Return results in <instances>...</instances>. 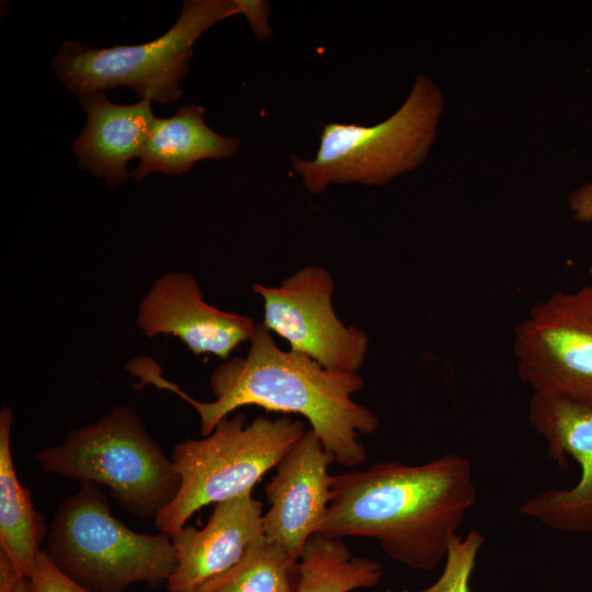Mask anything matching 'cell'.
<instances>
[{"label": "cell", "mask_w": 592, "mask_h": 592, "mask_svg": "<svg viewBox=\"0 0 592 592\" xmlns=\"http://www.w3.org/2000/svg\"><path fill=\"white\" fill-rule=\"evenodd\" d=\"M334 462L315 432L306 430L265 486L270 508L262 516L264 537L295 560L327 513L332 498L329 467Z\"/></svg>", "instance_id": "8fae6325"}, {"label": "cell", "mask_w": 592, "mask_h": 592, "mask_svg": "<svg viewBox=\"0 0 592 592\" xmlns=\"http://www.w3.org/2000/svg\"><path fill=\"white\" fill-rule=\"evenodd\" d=\"M528 420L547 442L548 456L560 467L571 456L581 475L570 489H549L528 499L520 512L554 530L592 533V406L533 392Z\"/></svg>", "instance_id": "30bf717a"}, {"label": "cell", "mask_w": 592, "mask_h": 592, "mask_svg": "<svg viewBox=\"0 0 592 592\" xmlns=\"http://www.w3.org/2000/svg\"><path fill=\"white\" fill-rule=\"evenodd\" d=\"M332 498L317 534L369 537L409 569L431 571L475 506L470 462L444 454L410 465L383 462L332 476Z\"/></svg>", "instance_id": "7a4b0ae2"}, {"label": "cell", "mask_w": 592, "mask_h": 592, "mask_svg": "<svg viewBox=\"0 0 592 592\" xmlns=\"http://www.w3.org/2000/svg\"><path fill=\"white\" fill-rule=\"evenodd\" d=\"M235 2L240 14L248 19L253 33L259 38L264 39L271 35V29L267 24L270 7L265 1L235 0Z\"/></svg>", "instance_id": "44dd1931"}, {"label": "cell", "mask_w": 592, "mask_h": 592, "mask_svg": "<svg viewBox=\"0 0 592 592\" xmlns=\"http://www.w3.org/2000/svg\"><path fill=\"white\" fill-rule=\"evenodd\" d=\"M88 121L73 141L72 151L82 170L104 178L113 186L127 180V162L140 158L156 116L151 100L132 105L110 102L104 92L79 98Z\"/></svg>", "instance_id": "5bb4252c"}, {"label": "cell", "mask_w": 592, "mask_h": 592, "mask_svg": "<svg viewBox=\"0 0 592 592\" xmlns=\"http://www.w3.org/2000/svg\"><path fill=\"white\" fill-rule=\"evenodd\" d=\"M589 273H590V276H591V284H590V287L592 288V263H591V266H590Z\"/></svg>", "instance_id": "d4e9b609"}, {"label": "cell", "mask_w": 592, "mask_h": 592, "mask_svg": "<svg viewBox=\"0 0 592 592\" xmlns=\"http://www.w3.org/2000/svg\"><path fill=\"white\" fill-rule=\"evenodd\" d=\"M235 14H240L235 0H189L173 26L157 39L100 49L65 41L52 66L78 98L127 86L141 99L172 103L183 94L180 81L189 70L196 39Z\"/></svg>", "instance_id": "52a82bcc"}, {"label": "cell", "mask_w": 592, "mask_h": 592, "mask_svg": "<svg viewBox=\"0 0 592 592\" xmlns=\"http://www.w3.org/2000/svg\"><path fill=\"white\" fill-rule=\"evenodd\" d=\"M44 551L61 572L94 592L167 583L177 566L170 535L127 527L113 515L106 493L90 481L58 504Z\"/></svg>", "instance_id": "3957f363"}, {"label": "cell", "mask_w": 592, "mask_h": 592, "mask_svg": "<svg viewBox=\"0 0 592 592\" xmlns=\"http://www.w3.org/2000/svg\"><path fill=\"white\" fill-rule=\"evenodd\" d=\"M205 110L197 104L180 106L171 117H156L130 175L140 182L153 172L181 175L203 159L235 156L240 140L215 133L204 122Z\"/></svg>", "instance_id": "9a60e30c"}, {"label": "cell", "mask_w": 592, "mask_h": 592, "mask_svg": "<svg viewBox=\"0 0 592 592\" xmlns=\"http://www.w3.org/2000/svg\"><path fill=\"white\" fill-rule=\"evenodd\" d=\"M246 356L234 357L217 366L209 377L213 401H198L162 375L159 364L148 356L135 358L129 373L141 385L167 389L190 403L200 417L201 435L239 408L258 406L267 411L296 413L310 429L335 463L354 467L366 460L360 434H373L378 418L352 396L364 386L353 372L326 368L315 360L281 350L271 331L257 323Z\"/></svg>", "instance_id": "6da1fadb"}, {"label": "cell", "mask_w": 592, "mask_h": 592, "mask_svg": "<svg viewBox=\"0 0 592 592\" xmlns=\"http://www.w3.org/2000/svg\"><path fill=\"white\" fill-rule=\"evenodd\" d=\"M136 325L149 339L173 335L197 356L220 358L250 340L257 326L248 316L206 303L195 277L185 272H169L153 282L139 301Z\"/></svg>", "instance_id": "7c38bea8"}, {"label": "cell", "mask_w": 592, "mask_h": 592, "mask_svg": "<svg viewBox=\"0 0 592 592\" xmlns=\"http://www.w3.org/2000/svg\"><path fill=\"white\" fill-rule=\"evenodd\" d=\"M32 592H94L61 572L42 550L29 577Z\"/></svg>", "instance_id": "ffe728a7"}, {"label": "cell", "mask_w": 592, "mask_h": 592, "mask_svg": "<svg viewBox=\"0 0 592 592\" xmlns=\"http://www.w3.org/2000/svg\"><path fill=\"white\" fill-rule=\"evenodd\" d=\"M483 540V535L478 531H470L464 538L457 534L453 536L442 574L419 592H470V576Z\"/></svg>", "instance_id": "d6986e66"}, {"label": "cell", "mask_w": 592, "mask_h": 592, "mask_svg": "<svg viewBox=\"0 0 592 592\" xmlns=\"http://www.w3.org/2000/svg\"><path fill=\"white\" fill-rule=\"evenodd\" d=\"M517 375L533 392L592 406V288L558 289L514 329Z\"/></svg>", "instance_id": "ba28073f"}, {"label": "cell", "mask_w": 592, "mask_h": 592, "mask_svg": "<svg viewBox=\"0 0 592 592\" xmlns=\"http://www.w3.org/2000/svg\"><path fill=\"white\" fill-rule=\"evenodd\" d=\"M35 460L46 473L107 487L116 503L139 520H155L180 488L172 458L126 406L69 431L57 445L39 449Z\"/></svg>", "instance_id": "277c9868"}, {"label": "cell", "mask_w": 592, "mask_h": 592, "mask_svg": "<svg viewBox=\"0 0 592 592\" xmlns=\"http://www.w3.org/2000/svg\"><path fill=\"white\" fill-rule=\"evenodd\" d=\"M297 592H351L376 587L382 566L369 558L354 557L343 539L315 534L299 559Z\"/></svg>", "instance_id": "e0dca14e"}, {"label": "cell", "mask_w": 592, "mask_h": 592, "mask_svg": "<svg viewBox=\"0 0 592 592\" xmlns=\"http://www.w3.org/2000/svg\"><path fill=\"white\" fill-rule=\"evenodd\" d=\"M21 578L11 557L0 549V592H12Z\"/></svg>", "instance_id": "603a6c76"}, {"label": "cell", "mask_w": 592, "mask_h": 592, "mask_svg": "<svg viewBox=\"0 0 592 592\" xmlns=\"http://www.w3.org/2000/svg\"><path fill=\"white\" fill-rule=\"evenodd\" d=\"M12 592H32L29 578H21Z\"/></svg>", "instance_id": "cb8c5ba5"}, {"label": "cell", "mask_w": 592, "mask_h": 592, "mask_svg": "<svg viewBox=\"0 0 592 592\" xmlns=\"http://www.w3.org/2000/svg\"><path fill=\"white\" fill-rule=\"evenodd\" d=\"M251 288L263 298L264 327L285 339L289 350L330 369L357 373L362 367L368 338L337 317L334 281L326 269L305 266L280 286L253 284Z\"/></svg>", "instance_id": "9c48e42d"}, {"label": "cell", "mask_w": 592, "mask_h": 592, "mask_svg": "<svg viewBox=\"0 0 592 592\" xmlns=\"http://www.w3.org/2000/svg\"><path fill=\"white\" fill-rule=\"evenodd\" d=\"M444 107L440 87L420 73L391 116L373 126L325 125L315 158L292 156L293 170L311 193H320L333 183L386 184L425 161Z\"/></svg>", "instance_id": "8992f818"}, {"label": "cell", "mask_w": 592, "mask_h": 592, "mask_svg": "<svg viewBox=\"0 0 592 592\" xmlns=\"http://www.w3.org/2000/svg\"><path fill=\"white\" fill-rule=\"evenodd\" d=\"M568 208L573 220L592 223V181L580 185L570 193Z\"/></svg>", "instance_id": "7402d4cb"}, {"label": "cell", "mask_w": 592, "mask_h": 592, "mask_svg": "<svg viewBox=\"0 0 592 592\" xmlns=\"http://www.w3.org/2000/svg\"><path fill=\"white\" fill-rule=\"evenodd\" d=\"M13 412L0 410V549L15 563L22 578L32 573L43 549L48 526L33 503L31 491L20 482L11 451Z\"/></svg>", "instance_id": "2e32d148"}, {"label": "cell", "mask_w": 592, "mask_h": 592, "mask_svg": "<svg viewBox=\"0 0 592 592\" xmlns=\"http://www.w3.org/2000/svg\"><path fill=\"white\" fill-rule=\"evenodd\" d=\"M305 432L304 422L289 417L261 415L247 424L236 412L208 435L177 443L171 458L180 488L153 520L157 530L171 535L203 506L252 491Z\"/></svg>", "instance_id": "5b68a950"}, {"label": "cell", "mask_w": 592, "mask_h": 592, "mask_svg": "<svg viewBox=\"0 0 592 592\" xmlns=\"http://www.w3.org/2000/svg\"><path fill=\"white\" fill-rule=\"evenodd\" d=\"M262 516L250 491L216 503L203 528L184 525L171 534L177 566L168 592H194L237 565L264 538Z\"/></svg>", "instance_id": "4fadbf2b"}, {"label": "cell", "mask_w": 592, "mask_h": 592, "mask_svg": "<svg viewBox=\"0 0 592 592\" xmlns=\"http://www.w3.org/2000/svg\"><path fill=\"white\" fill-rule=\"evenodd\" d=\"M299 561L265 537L224 573L194 592H297Z\"/></svg>", "instance_id": "ac0fdd59"}]
</instances>
